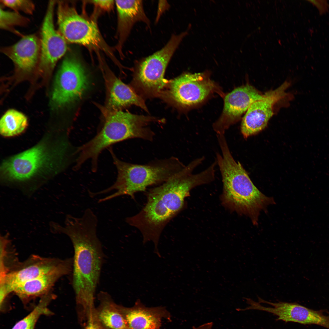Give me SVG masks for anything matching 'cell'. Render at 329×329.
Instances as JSON below:
<instances>
[{
    "label": "cell",
    "instance_id": "27",
    "mask_svg": "<svg viewBox=\"0 0 329 329\" xmlns=\"http://www.w3.org/2000/svg\"><path fill=\"white\" fill-rule=\"evenodd\" d=\"M92 2L97 6L105 10H110L114 4L113 0H94Z\"/></svg>",
    "mask_w": 329,
    "mask_h": 329
},
{
    "label": "cell",
    "instance_id": "4",
    "mask_svg": "<svg viewBox=\"0 0 329 329\" xmlns=\"http://www.w3.org/2000/svg\"><path fill=\"white\" fill-rule=\"evenodd\" d=\"M103 127L90 140L78 147L75 168L78 169L86 161L90 160L93 171L97 167L98 158L102 151L116 143L126 140L138 138L151 141L155 133L148 126L156 122L153 117L132 114L120 110L104 109Z\"/></svg>",
    "mask_w": 329,
    "mask_h": 329
},
{
    "label": "cell",
    "instance_id": "14",
    "mask_svg": "<svg viewBox=\"0 0 329 329\" xmlns=\"http://www.w3.org/2000/svg\"><path fill=\"white\" fill-rule=\"evenodd\" d=\"M56 3L55 1L49 2L41 28L39 66L43 71L52 69L67 49L66 40L54 26L53 17Z\"/></svg>",
    "mask_w": 329,
    "mask_h": 329
},
{
    "label": "cell",
    "instance_id": "18",
    "mask_svg": "<svg viewBox=\"0 0 329 329\" xmlns=\"http://www.w3.org/2000/svg\"><path fill=\"white\" fill-rule=\"evenodd\" d=\"M118 16L119 47L121 49L134 25L142 22L148 26L150 21L144 11L142 0H116Z\"/></svg>",
    "mask_w": 329,
    "mask_h": 329
},
{
    "label": "cell",
    "instance_id": "15",
    "mask_svg": "<svg viewBox=\"0 0 329 329\" xmlns=\"http://www.w3.org/2000/svg\"><path fill=\"white\" fill-rule=\"evenodd\" d=\"M263 95L249 84L238 87L227 94L222 115L213 125L216 134H225V131L239 119L251 104Z\"/></svg>",
    "mask_w": 329,
    "mask_h": 329
},
{
    "label": "cell",
    "instance_id": "3",
    "mask_svg": "<svg viewBox=\"0 0 329 329\" xmlns=\"http://www.w3.org/2000/svg\"><path fill=\"white\" fill-rule=\"evenodd\" d=\"M218 141L221 154L217 153L215 160L223 184L222 204L231 211L249 216L256 224L260 212L274 200L253 184L240 163L233 157L226 138L221 137Z\"/></svg>",
    "mask_w": 329,
    "mask_h": 329
},
{
    "label": "cell",
    "instance_id": "13",
    "mask_svg": "<svg viewBox=\"0 0 329 329\" xmlns=\"http://www.w3.org/2000/svg\"><path fill=\"white\" fill-rule=\"evenodd\" d=\"M254 302V310L271 313L278 317L276 320L293 322L303 324H316L329 329V315L310 309L296 303L280 302L273 303L258 297Z\"/></svg>",
    "mask_w": 329,
    "mask_h": 329
},
{
    "label": "cell",
    "instance_id": "20",
    "mask_svg": "<svg viewBox=\"0 0 329 329\" xmlns=\"http://www.w3.org/2000/svg\"><path fill=\"white\" fill-rule=\"evenodd\" d=\"M107 76L108 90L107 108L120 110L126 107L135 105L148 111L143 99L131 88L112 74Z\"/></svg>",
    "mask_w": 329,
    "mask_h": 329
},
{
    "label": "cell",
    "instance_id": "9",
    "mask_svg": "<svg viewBox=\"0 0 329 329\" xmlns=\"http://www.w3.org/2000/svg\"><path fill=\"white\" fill-rule=\"evenodd\" d=\"M58 31L66 41L95 48H103V41L94 22L79 15L67 3L58 1Z\"/></svg>",
    "mask_w": 329,
    "mask_h": 329
},
{
    "label": "cell",
    "instance_id": "23",
    "mask_svg": "<svg viewBox=\"0 0 329 329\" xmlns=\"http://www.w3.org/2000/svg\"><path fill=\"white\" fill-rule=\"evenodd\" d=\"M27 125V119L25 115L16 110L10 109L1 119L0 133L4 136H14L22 132Z\"/></svg>",
    "mask_w": 329,
    "mask_h": 329
},
{
    "label": "cell",
    "instance_id": "25",
    "mask_svg": "<svg viewBox=\"0 0 329 329\" xmlns=\"http://www.w3.org/2000/svg\"><path fill=\"white\" fill-rule=\"evenodd\" d=\"M2 4L18 12L22 11L26 13L32 14L35 9L34 3L29 0H1Z\"/></svg>",
    "mask_w": 329,
    "mask_h": 329
},
{
    "label": "cell",
    "instance_id": "8",
    "mask_svg": "<svg viewBox=\"0 0 329 329\" xmlns=\"http://www.w3.org/2000/svg\"><path fill=\"white\" fill-rule=\"evenodd\" d=\"M89 85L87 74L80 62L75 56L67 55L56 75L51 97L52 105L61 107L78 100Z\"/></svg>",
    "mask_w": 329,
    "mask_h": 329
},
{
    "label": "cell",
    "instance_id": "24",
    "mask_svg": "<svg viewBox=\"0 0 329 329\" xmlns=\"http://www.w3.org/2000/svg\"><path fill=\"white\" fill-rule=\"evenodd\" d=\"M0 27L1 29L12 31L23 36L14 29L16 26L24 27L29 23L30 20L16 11H5L2 8L0 9Z\"/></svg>",
    "mask_w": 329,
    "mask_h": 329
},
{
    "label": "cell",
    "instance_id": "6",
    "mask_svg": "<svg viewBox=\"0 0 329 329\" xmlns=\"http://www.w3.org/2000/svg\"><path fill=\"white\" fill-rule=\"evenodd\" d=\"M187 31L173 34L165 45L136 64L133 80L135 89L146 96H160L168 81L164 78L167 67Z\"/></svg>",
    "mask_w": 329,
    "mask_h": 329
},
{
    "label": "cell",
    "instance_id": "16",
    "mask_svg": "<svg viewBox=\"0 0 329 329\" xmlns=\"http://www.w3.org/2000/svg\"><path fill=\"white\" fill-rule=\"evenodd\" d=\"M118 306L129 329H160L163 319L171 320L170 313L165 307H147L140 299L131 307Z\"/></svg>",
    "mask_w": 329,
    "mask_h": 329
},
{
    "label": "cell",
    "instance_id": "5",
    "mask_svg": "<svg viewBox=\"0 0 329 329\" xmlns=\"http://www.w3.org/2000/svg\"><path fill=\"white\" fill-rule=\"evenodd\" d=\"M110 151L117 169L116 179L112 185L95 194L97 196L115 192L99 199V203L123 195L129 196L134 199L136 193L146 192L150 186L162 184L186 165L174 156L156 160L145 164H134L119 160L111 149Z\"/></svg>",
    "mask_w": 329,
    "mask_h": 329
},
{
    "label": "cell",
    "instance_id": "1",
    "mask_svg": "<svg viewBox=\"0 0 329 329\" xmlns=\"http://www.w3.org/2000/svg\"><path fill=\"white\" fill-rule=\"evenodd\" d=\"M201 164L195 159L166 182L146 193L147 201L136 214L127 217L126 222L141 233L143 243L152 241L154 252L159 256L157 246L160 235L168 223L183 208L185 198L193 188L213 180L211 172L206 168L195 174Z\"/></svg>",
    "mask_w": 329,
    "mask_h": 329
},
{
    "label": "cell",
    "instance_id": "26",
    "mask_svg": "<svg viewBox=\"0 0 329 329\" xmlns=\"http://www.w3.org/2000/svg\"><path fill=\"white\" fill-rule=\"evenodd\" d=\"M310 3L316 7L320 15H323L329 11V4L327 0H308Z\"/></svg>",
    "mask_w": 329,
    "mask_h": 329
},
{
    "label": "cell",
    "instance_id": "12",
    "mask_svg": "<svg viewBox=\"0 0 329 329\" xmlns=\"http://www.w3.org/2000/svg\"><path fill=\"white\" fill-rule=\"evenodd\" d=\"M51 159L45 147L38 145L5 161L3 174L10 181H25L49 164Z\"/></svg>",
    "mask_w": 329,
    "mask_h": 329
},
{
    "label": "cell",
    "instance_id": "29",
    "mask_svg": "<svg viewBox=\"0 0 329 329\" xmlns=\"http://www.w3.org/2000/svg\"><path fill=\"white\" fill-rule=\"evenodd\" d=\"M213 325L212 322H208L198 327H193L192 329H212Z\"/></svg>",
    "mask_w": 329,
    "mask_h": 329
},
{
    "label": "cell",
    "instance_id": "28",
    "mask_svg": "<svg viewBox=\"0 0 329 329\" xmlns=\"http://www.w3.org/2000/svg\"><path fill=\"white\" fill-rule=\"evenodd\" d=\"M84 329H102L93 319L90 318L84 325Z\"/></svg>",
    "mask_w": 329,
    "mask_h": 329
},
{
    "label": "cell",
    "instance_id": "7",
    "mask_svg": "<svg viewBox=\"0 0 329 329\" xmlns=\"http://www.w3.org/2000/svg\"><path fill=\"white\" fill-rule=\"evenodd\" d=\"M215 89L207 73H186L168 81L159 97L172 105L186 108L201 102Z\"/></svg>",
    "mask_w": 329,
    "mask_h": 329
},
{
    "label": "cell",
    "instance_id": "2",
    "mask_svg": "<svg viewBox=\"0 0 329 329\" xmlns=\"http://www.w3.org/2000/svg\"><path fill=\"white\" fill-rule=\"evenodd\" d=\"M97 217L87 210L80 217L69 215L59 232L70 239L74 250L72 284L78 314L87 317L95 307L94 300L104 256L97 234Z\"/></svg>",
    "mask_w": 329,
    "mask_h": 329
},
{
    "label": "cell",
    "instance_id": "11",
    "mask_svg": "<svg viewBox=\"0 0 329 329\" xmlns=\"http://www.w3.org/2000/svg\"><path fill=\"white\" fill-rule=\"evenodd\" d=\"M290 83L285 81L276 89L269 91L253 102L242 118L241 132L245 139L264 129L272 117L275 104L286 95Z\"/></svg>",
    "mask_w": 329,
    "mask_h": 329
},
{
    "label": "cell",
    "instance_id": "10",
    "mask_svg": "<svg viewBox=\"0 0 329 329\" xmlns=\"http://www.w3.org/2000/svg\"><path fill=\"white\" fill-rule=\"evenodd\" d=\"M73 258L61 260L33 256L16 269L0 277V297L6 299L14 288L26 281L73 266Z\"/></svg>",
    "mask_w": 329,
    "mask_h": 329
},
{
    "label": "cell",
    "instance_id": "19",
    "mask_svg": "<svg viewBox=\"0 0 329 329\" xmlns=\"http://www.w3.org/2000/svg\"><path fill=\"white\" fill-rule=\"evenodd\" d=\"M72 269V266L65 267L26 281L17 286L13 292L27 307L32 299L48 293L56 281L61 277L71 273Z\"/></svg>",
    "mask_w": 329,
    "mask_h": 329
},
{
    "label": "cell",
    "instance_id": "21",
    "mask_svg": "<svg viewBox=\"0 0 329 329\" xmlns=\"http://www.w3.org/2000/svg\"><path fill=\"white\" fill-rule=\"evenodd\" d=\"M97 297L99 304L93 313V320L102 329H129L118 304L110 295L101 291Z\"/></svg>",
    "mask_w": 329,
    "mask_h": 329
},
{
    "label": "cell",
    "instance_id": "22",
    "mask_svg": "<svg viewBox=\"0 0 329 329\" xmlns=\"http://www.w3.org/2000/svg\"><path fill=\"white\" fill-rule=\"evenodd\" d=\"M55 298L54 295L49 293L42 297L32 311L17 322L12 329H35L36 323L41 316H51L54 314L48 306Z\"/></svg>",
    "mask_w": 329,
    "mask_h": 329
},
{
    "label": "cell",
    "instance_id": "17",
    "mask_svg": "<svg viewBox=\"0 0 329 329\" xmlns=\"http://www.w3.org/2000/svg\"><path fill=\"white\" fill-rule=\"evenodd\" d=\"M1 51L9 58L16 68L29 72L38 64L41 56L40 37L36 34L23 36L15 44L2 47Z\"/></svg>",
    "mask_w": 329,
    "mask_h": 329
}]
</instances>
